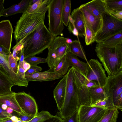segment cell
<instances>
[{"mask_svg":"<svg viewBox=\"0 0 122 122\" xmlns=\"http://www.w3.org/2000/svg\"><path fill=\"white\" fill-rule=\"evenodd\" d=\"M83 4L92 14L101 19L102 14L107 11L102 0H93Z\"/></svg>","mask_w":122,"mask_h":122,"instance_id":"ac0fdd59","label":"cell"},{"mask_svg":"<svg viewBox=\"0 0 122 122\" xmlns=\"http://www.w3.org/2000/svg\"><path fill=\"white\" fill-rule=\"evenodd\" d=\"M71 10V1L70 0H64L62 13V20L64 25L68 26L69 17Z\"/></svg>","mask_w":122,"mask_h":122,"instance_id":"f546056e","label":"cell"},{"mask_svg":"<svg viewBox=\"0 0 122 122\" xmlns=\"http://www.w3.org/2000/svg\"><path fill=\"white\" fill-rule=\"evenodd\" d=\"M41 122H62V120L60 117L56 115H52Z\"/></svg>","mask_w":122,"mask_h":122,"instance_id":"b9f144b4","label":"cell"},{"mask_svg":"<svg viewBox=\"0 0 122 122\" xmlns=\"http://www.w3.org/2000/svg\"><path fill=\"white\" fill-rule=\"evenodd\" d=\"M42 70L40 66H30V68L25 72V76L32 74L36 72L40 71Z\"/></svg>","mask_w":122,"mask_h":122,"instance_id":"ab89813d","label":"cell"},{"mask_svg":"<svg viewBox=\"0 0 122 122\" xmlns=\"http://www.w3.org/2000/svg\"><path fill=\"white\" fill-rule=\"evenodd\" d=\"M122 43V31L110 37L101 42L100 45L107 47H115Z\"/></svg>","mask_w":122,"mask_h":122,"instance_id":"4316f807","label":"cell"},{"mask_svg":"<svg viewBox=\"0 0 122 122\" xmlns=\"http://www.w3.org/2000/svg\"><path fill=\"white\" fill-rule=\"evenodd\" d=\"M16 113L14 114L18 118L19 120L25 122H28L34 118L35 116L27 115H22L19 114L16 112Z\"/></svg>","mask_w":122,"mask_h":122,"instance_id":"60d3db41","label":"cell"},{"mask_svg":"<svg viewBox=\"0 0 122 122\" xmlns=\"http://www.w3.org/2000/svg\"><path fill=\"white\" fill-rule=\"evenodd\" d=\"M4 0H0V17L2 16L4 8Z\"/></svg>","mask_w":122,"mask_h":122,"instance_id":"7dc6e473","label":"cell"},{"mask_svg":"<svg viewBox=\"0 0 122 122\" xmlns=\"http://www.w3.org/2000/svg\"><path fill=\"white\" fill-rule=\"evenodd\" d=\"M17 122H25L21 120H19Z\"/></svg>","mask_w":122,"mask_h":122,"instance_id":"9f6ffc18","label":"cell"},{"mask_svg":"<svg viewBox=\"0 0 122 122\" xmlns=\"http://www.w3.org/2000/svg\"><path fill=\"white\" fill-rule=\"evenodd\" d=\"M30 0H22L19 3L5 9L2 16L7 17L20 13L25 12L30 5Z\"/></svg>","mask_w":122,"mask_h":122,"instance_id":"d6986e66","label":"cell"},{"mask_svg":"<svg viewBox=\"0 0 122 122\" xmlns=\"http://www.w3.org/2000/svg\"><path fill=\"white\" fill-rule=\"evenodd\" d=\"M86 86L89 88L100 86L98 82L96 81H89L87 80L86 78Z\"/></svg>","mask_w":122,"mask_h":122,"instance_id":"ee69618b","label":"cell"},{"mask_svg":"<svg viewBox=\"0 0 122 122\" xmlns=\"http://www.w3.org/2000/svg\"><path fill=\"white\" fill-rule=\"evenodd\" d=\"M49 0H38L35 3L29 5L25 12L30 14H46L48 10V5Z\"/></svg>","mask_w":122,"mask_h":122,"instance_id":"cb8c5ba5","label":"cell"},{"mask_svg":"<svg viewBox=\"0 0 122 122\" xmlns=\"http://www.w3.org/2000/svg\"><path fill=\"white\" fill-rule=\"evenodd\" d=\"M82 15L95 34L100 30L102 24V19L99 18L92 14L84 6L83 4L79 7Z\"/></svg>","mask_w":122,"mask_h":122,"instance_id":"2e32d148","label":"cell"},{"mask_svg":"<svg viewBox=\"0 0 122 122\" xmlns=\"http://www.w3.org/2000/svg\"><path fill=\"white\" fill-rule=\"evenodd\" d=\"M13 32L11 24L8 20L0 22V45L10 50Z\"/></svg>","mask_w":122,"mask_h":122,"instance_id":"4fadbf2b","label":"cell"},{"mask_svg":"<svg viewBox=\"0 0 122 122\" xmlns=\"http://www.w3.org/2000/svg\"><path fill=\"white\" fill-rule=\"evenodd\" d=\"M15 97L21 109L25 115L35 116L38 112V107L35 99L24 92L15 93Z\"/></svg>","mask_w":122,"mask_h":122,"instance_id":"8fae6325","label":"cell"},{"mask_svg":"<svg viewBox=\"0 0 122 122\" xmlns=\"http://www.w3.org/2000/svg\"><path fill=\"white\" fill-rule=\"evenodd\" d=\"M66 76H63L53 90L54 98L57 105L58 110L61 109L64 103L66 86Z\"/></svg>","mask_w":122,"mask_h":122,"instance_id":"e0dca14e","label":"cell"},{"mask_svg":"<svg viewBox=\"0 0 122 122\" xmlns=\"http://www.w3.org/2000/svg\"><path fill=\"white\" fill-rule=\"evenodd\" d=\"M70 53L82 58L88 62L85 52L80 41L75 40L69 45Z\"/></svg>","mask_w":122,"mask_h":122,"instance_id":"484cf974","label":"cell"},{"mask_svg":"<svg viewBox=\"0 0 122 122\" xmlns=\"http://www.w3.org/2000/svg\"><path fill=\"white\" fill-rule=\"evenodd\" d=\"M13 122H17L19 120L18 117L16 116L10 115L9 117Z\"/></svg>","mask_w":122,"mask_h":122,"instance_id":"681fc988","label":"cell"},{"mask_svg":"<svg viewBox=\"0 0 122 122\" xmlns=\"http://www.w3.org/2000/svg\"><path fill=\"white\" fill-rule=\"evenodd\" d=\"M66 76V81L65 99L63 106L59 113V117L62 119L73 114L81 106L72 67L69 69Z\"/></svg>","mask_w":122,"mask_h":122,"instance_id":"3957f363","label":"cell"},{"mask_svg":"<svg viewBox=\"0 0 122 122\" xmlns=\"http://www.w3.org/2000/svg\"><path fill=\"white\" fill-rule=\"evenodd\" d=\"M10 50L0 45V54L3 55L8 61V55Z\"/></svg>","mask_w":122,"mask_h":122,"instance_id":"7bdbcfd3","label":"cell"},{"mask_svg":"<svg viewBox=\"0 0 122 122\" xmlns=\"http://www.w3.org/2000/svg\"><path fill=\"white\" fill-rule=\"evenodd\" d=\"M108 108L81 105L78 109L80 122H98Z\"/></svg>","mask_w":122,"mask_h":122,"instance_id":"9c48e42d","label":"cell"},{"mask_svg":"<svg viewBox=\"0 0 122 122\" xmlns=\"http://www.w3.org/2000/svg\"><path fill=\"white\" fill-rule=\"evenodd\" d=\"M2 122H13L12 120L10 118L5 120Z\"/></svg>","mask_w":122,"mask_h":122,"instance_id":"db71d44e","label":"cell"},{"mask_svg":"<svg viewBox=\"0 0 122 122\" xmlns=\"http://www.w3.org/2000/svg\"><path fill=\"white\" fill-rule=\"evenodd\" d=\"M73 69L75 80L78 91L80 105L91 106V103L89 93V88L87 87L86 85V77L85 75L73 68Z\"/></svg>","mask_w":122,"mask_h":122,"instance_id":"7c38bea8","label":"cell"},{"mask_svg":"<svg viewBox=\"0 0 122 122\" xmlns=\"http://www.w3.org/2000/svg\"><path fill=\"white\" fill-rule=\"evenodd\" d=\"M95 50L108 77L115 76L122 71V43L111 47L97 43Z\"/></svg>","mask_w":122,"mask_h":122,"instance_id":"7a4b0ae2","label":"cell"},{"mask_svg":"<svg viewBox=\"0 0 122 122\" xmlns=\"http://www.w3.org/2000/svg\"><path fill=\"white\" fill-rule=\"evenodd\" d=\"M14 86V84L9 78L0 71V96L13 93L11 89Z\"/></svg>","mask_w":122,"mask_h":122,"instance_id":"7402d4cb","label":"cell"},{"mask_svg":"<svg viewBox=\"0 0 122 122\" xmlns=\"http://www.w3.org/2000/svg\"><path fill=\"white\" fill-rule=\"evenodd\" d=\"M25 57L24 55L23 48L21 50L20 52V60L19 63L23 62L24 61Z\"/></svg>","mask_w":122,"mask_h":122,"instance_id":"c3c4849f","label":"cell"},{"mask_svg":"<svg viewBox=\"0 0 122 122\" xmlns=\"http://www.w3.org/2000/svg\"><path fill=\"white\" fill-rule=\"evenodd\" d=\"M15 93L0 96V104H5L8 107L13 110L16 113L22 115H26L22 112L15 97Z\"/></svg>","mask_w":122,"mask_h":122,"instance_id":"ffe728a7","label":"cell"},{"mask_svg":"<svg viewBox=\"0 0 122 122\" xmlns=\"http://www.w3.org/2000/svg\"><path fill=\"white\" fill-rule=\"evenodd\" d=\"M66 38L60 36L54 37L48 48L46 62L49 69H54L63 57L70 53L69 45L66 42Z\"/></svg>","mask_w":122,"mask_h":122,"instance_id":"52a82bcc","label":"cell"},{"mask_svg":"<svg viewBox=\"0 0 122 122\" xmlns=\"http://www.w3.org/2000/svg\"><path fill=\"white\" fill-rule=\"evenodd\" d=\"M91 106L104 108L115 107L111 99L108 97L104 100Z\"/></svg>","mask_w":122,"mask_h":122,"instance_id":"e575fe53","label":"cell"},{"mask_svg":"<svg viewBox=\"0 0 122 122\" xmlns=\"http://www.w3.org/2000/svg\"><path fill=\"white\" fill-rule=\"evenodd\" d=\"M52 116L47 111H42L38 113L34 118L28 122H41Z\"/></svg>","mask_w":122,"mask_h":122,"instance_id":"d6a6232c","label":"cell"},{"mask_svg":"<svg viewBox=\"0 0 122 122\" xmlns=\"http://www.w3.org/2000/svg\"><path fill=\"white\" fill-rule=\"evenodd\" d=\"M108 12L115 17L122 20V10H114Z\"/></svg>","mask_w":122,"mask_h":122,"instance_id":"f6af8a7d","label":"cell"},{"mask_svg":"<svg viewBox=\"0 0 122 122\" xmlns=\"http://www.w3.org/2000/svg\"><path fill=\"white\" fill-rule=\"evenodd\" d=\"M100 30L96 34L95 41L97 43L122 31V20L115 17L107 11L102 15Z\"/></svg>","mask_w":122,"mask_h":122,"instance_id":"8992f818","label":"cell"},{"mask_svg":"<svg viewBox=\"0 0 122 122\" xmlns=\"http://www.w3.org/2000/svg\"><path fill=\"white\" fill-rule=\"evenodd\" d=\"M66 58L70 66L81 72L85 75L86 72L88 65L81 61L77 56L73 54L69 53L66 55Z\"/></svg>","mask_w":122,"mask_h":122,"instance_id":"44dd1931","label":"cell"},{"mask_svg":"<svg viewBox=\"0 0 122 122\" xmlns=\"http://www.w3.org/2000/svg\"><path fill=\"white\" fill-rule=\"evenodd\" d=\"M6 111L8 113L11 115L14 111L13 109L8 107H7Z\"/></svg>","mask_w":122,"mask_h":122,"instance_id":"f907efd6","label":"cell"},{"mask_svg":"<svg viewBox=\"0 0 122 122\" xmlns=\"http://www.w3.org/2000/svg\"><path fill=\"white\" fill-rule=\"evenodd\" d=\"M107 97L112 101L114 107L122 110V71L113 76H107L104 87Z\"/></svg>","mask_w":122,"mask_h":122,"instance_id":"ba28073f","label":"cell"},{"mask_svg":"<svg viewBox=\"0 0 122 122\" xmlns=\"http://www.w3.org/2000/svg\"><path fill=\"white\" fill-rule=\"evenodd\" d=\"M2 104H0V118H5L9 117L11 115L7 113L6 111L3 110L1 107Z\"/></svg>","mask_w":122,"mask_h":122,"instance_id":"bcb514c9","label":"cell"},{"mask_svg":"<svg viewBox=\"0 0 122 122\" xmlns=\"http://www.w3.org/2000/svg\"><path fill=\"white\" fill-rule=\"evenodd\" d=\"M24 61L30 66H37L38 64L46 62V58L37 57L35 56L25 58Z\"/></svg>","mask_w":122,"mask_h":122,"instance_id":"836d02e7","label":"cell"},{"mask_svg":"<svg viewBox=\"0 0 122 122\" xmlns=\"http://www.w3.org/2000/svg\"><path fill=\"white\" fill-rule=\"evenodd\" d=\"M70 66L66 55L61 60L54 70L59 74L63 76L67 73Z\"/></svg>","mask_w":122,"mask_h":122,"instance_id":"4dcf8cb0","label":"cell"},{"mask_svg":"<svg viewBox=\"0 0 122 122\" xmlns=\"http://www.w3.org/2000/svg\"><path fill=\"white\" fill-rule=\"evenodd\" d=\"M91 105L104 100L107 97L104 87H98L89 89Z\"/></svg>","mask_w":122,"mask_h":122,"instance_id":"d4e9b609","label":"cell"},{"mask_svg":"<svg viewBox=\"0 0 122 122\" xmlns=\"http://www.w3.org/2000/svg\"><path fill=\"white\" fill-rule=\"evenodd\" d=\"M9 118H8V117L0 118V122H2L3 121L5 120H6L7 119H8Z\"/></svg>","mask_w":122,"mask_h":122,"instance_id":"11a10c76","label":"cell"},{"mask_svg":"<svg viewBox=\"0 0 122 122\" xmlns=\"http://www.w3.org/2000/svg\"><path fill=\"white\" fill-rule=\"evenodd\" d=\"M63 76L55 71L54 70L49 69L48 70L42 72L39 71L25 76L26 80L30 81H52L62 78Z\"/></svg>","mask_w":122,"mask_h":122,"instance_id":"9a60e30c","label":"cell"},{"mask_svg":"<svg viewBox=\"0 0 122 122\" xmlns=\"http://www.w3.org/2000/svg\"><path fill=\"white\" fill-rule=\"evenodd\" d=\"M78 109L71 115L62 119V122H80Z\"/></svg>","mask_w":122,"mask_h":122,"instance_id":"f35d334b","label":"cell"},{"mask_svg":"<svg viewBox=\"0 0 122 122\" xmlns=\"http://www.w3.org/2000/svg\"><path fill=\"white\" fill-rule=\"evenodd\" d=\"M54 37L44 23L42 24L20 41L23 44L25 59L41 53L49 47Z\"/></svg>","mask_w":122,"mask_h":122,"instance_id":"6da1fadb","label":"cell"},{"mask_svg":"<svg viewBox=\"0 0 122 122\" xmlns=\"http://www.w3.org/2000/svg\"><path fill=\"white\" fill-rule=\"evenodd\" d=\"M0 71L8 76L15 86L27 87L28 84L15 73L9 66L8 61L0 54Z\"/></svg>","mask_w":122,"mask_h":122,"instance_id":"5bb4252c","label":"cell"},{"mask_svg":"<svg viewBox=\"0 0 122 122\" xmlns=\"http://www.w3.org/2000/svg\"><path fill=\"white\" fill-rule=\"evenodd\" d=\"M23 48V44L20 41L17 43L16 45L13 48L12 56L17 61L20 60V57L18 56V55L19 54L20 55V52Z\"/></svg>","mask_w":122,"mask_h":122,"instance_id":"8d00e7d4","label":"cell"},{"mask_svg":"<svg viewBox=\"0 0 122 122\" xmlns=\"http://www.w3.org/2000/svg\"><path fill=\"white\" fill-rule=\"evenodd\" d=\"M1 107L3 110L6 111L8 107L5 104H2L1 105Z\"/></svg>","mask_w":122,"mask_h":122,"instance_id":"816d5d0a","label":"cell"},{"mask_svg":"<svg viewBox=\"0 0 122 122\" xmlns=\"http://www.w3.org/2000/svg\"><path fill=\"white\" fill-rule=\"evenodd\" d=\"M69 22L68 25V29L70 32L76 36L78 40L79 34L77 30L75 27L74 24V21L71 16H69Z\"/></svg>","mask_w":122,"mask_h":122,"instance_id":"74e56055","label":"cell"},{"mask_svg":"<svg viewBox=\"0 0 122 122\" xmlns=\"http://www.w3.org/2000/svg\"><path fill=\"white\" fill-rule=\"evenodd\" d=\"M71 15L74 20L75 26L78 31L79 36L83 37L84 33V26L81 12L79 7L74 9Z\"/></svg>","mask_w":122,"mask_h":122,"instance_id":"603a6c76","label":"cell"},{"mask_svg":"<svg viewBox=\"0 0 122 122\" xmlns=\"http://www.w3.org/2000/svg\"><path fill=\"white\" fill-rule=\"evenodd\" d=\"M64 0H49L48 5V29L54 37L61 35L64 28L62 13Z\"/></svg>","mask_w":122,"mask_h":122,"instance_id":"5b68a950","label":"cell"},{"mask_svg":"<svg viewBox=\"0 0 122 122\" xmlns=\"http://www.w3.org/2000/svg\"><path fill=\"white\" fill-rule=\"evenodd\" d=\"M45 16V14L40 13H23L16 23L14 32L16 43L44 23Z\"/></svg>","mask_w":122,"mask_h":122,"instance_id":"277c9868","label":"cell"},{"mask_svg":"<svg viewBox=\"0 0 122 122\" xmlns=\"http://www.w3.org/2000/svg\"><path fill=\"white\" fill-rule=\"evenodd\" d=\"M116 107L108 108L102 118L98 122H116L119 112Z\"/></svg>","mask_w":122,"mask_h":122,"instance_id":"f1b7e54d","label":"cell"},{"mask_svg":"<svg viewBox=\"0 0 122 122\" xmlns=\"http://www.w3.org/2000/svg\"><path fill=\"white\" fill-rule=\"evenodd\" d=\"M72 40L69 38H66V42L67 44H68L70 45L72 43Z\"/></svg>","mask_w":122,"mask_h":122,"instance_id":"f5cc1de1","label":"cell"},{"mask_svg":"<svg viewBox=\"0 0 122 122\" xmlns=\"http://www.w3.org/2000/svg\"><path fill=\"white\" fill-rule=\"evenodd\" d=\"M87 63L88 67L85 75L86 78L89 81H96L100 87H104L107 77L102 64L97 60L94 59H91Z\"/></svg>","mask_w":122,"mask_h":122,"instance_id":"30bf717a","label":"cell"},{"mask_svg":"<svg viewBox=\"0 0 122 122\" xmlns=\"http://www.w3.org/2000/svg\"><path fill=\"white\" fill-rule=\"evenodd\" d=\"M18 61L13 57L10 51L8 55V62L10 68L15 73L17 74H18Z\"/></svg>","mask_w":122,"mask_h":122,"instance_id":"d590c367","label":"cell"},{"mask_svg":"<svg viewBox=\"0 0 122 122\" xmlns=\"http://www.w3.org/2000/svg\"><path fill=\"white\" fill-rule=\"evenodd\" d=\"M81 15L84 26L85 31L84 36L85 38L86 45H88L95 41V34L83 17L82 13Z\"/></svg>","mask_w":122,"mask_h":122,"instance_id":"83f0119b","label":"cell"},{"mask_svg":"<svg viewBox=\"0 0 122 122\" xmlns=\"http://www.w3.org/2000/svg\"><path fill=\"white\" fill-rule=\"evenodd\" d=\"M108 11L122 10V0H102Z\"/></svg>","mask_w":122,"mask_h":122,"instance_id":"1f68e13d","label":"cell"}]
</instances>
